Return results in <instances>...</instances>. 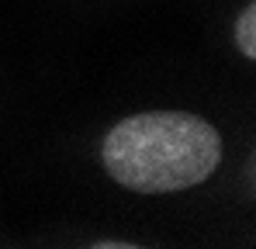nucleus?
<instances>
[{"label": "nucleus", "instance_id": "nucleus-1", "mask_svg": "<svg viewBox=\"0 0 256 249\" xmlns=\"http://www.w3.org/2000/svg\"><path fill=\"white\" fill-rule=\"evenodd\" d=\"M222 160V138L204 118L184 111H149L118 122L104 146L100 163L128 190L166 194L204 184Z\"/></svg>", "mask_w": 256, "mask_h": 249}, {"label": "nucleus", "instance_id": "nucleus-2", "mask_svg": "<svg viewBox=\"0 0 256 249\" xmlns=\"http://www.w3.org/2000/svg\"><path fill=\"white\" fill-rule=\"evenodd\" d=\"M236 45L246 59H256V4H246L236 21Z\"/></svg>", "mask_w": 256, "mask_h": 249}]
</instances>
